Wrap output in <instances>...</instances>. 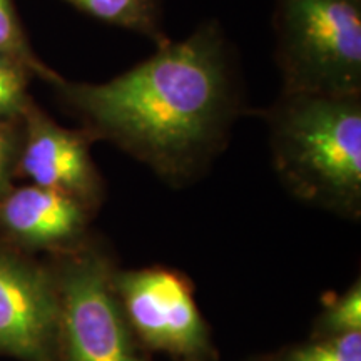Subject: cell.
I'll use <instances>...</instances> for the list:
<instances>
[{
    "label": "cell",
    "mask_w": 361,
    "mask_h": 361,
    "mask_svg": "<svg viewBox=\"0 0 361 361\" xmlns=\"http://www.w3.org/2000/svg\"><path fill=\"white\" fill-rule=\"evenodd\" d=\"M114 290L130 331L151 350L180 361H209V329L186 279L169 269L114 273Z\"/></svg>",
    "instance_id": "5b68a950"
},
{
    "label": "cell",
    "mask_w": 361,
    "mask_h": 361,
    "mask_svg": "<svg viewBox=\"0 0 361 361\" xmlns=\"http://www.w3.org/2000/svg\"><path fill=\"white\" fill-rule=\"evenodd\" d=\"M281 92L361 94V0H276Z\"/></svg>",
    "instance_id": "3957f363"
},
{
    "label": "cell",
    "mask_w": 361,
    "mask_h": 361,
    "mask_svg": "<svg viewBox=\"0 0 361 361\" xmlns=\"http://www.w3.org/2000/svg\"><path fill=\"white\" fill-rule=\"evenodd\" d=\"M57 290V345L64 361H142L114 290V269L82 250L62 269Z\"/></svg>",
    "instance_id": "277c9868"
},
{
    "label": "cell",
    "mask_w": 361,
    "mask_h": 361,
    "mask_svg": "<svg viewBox=\"0 0 361 361\" xmlns=\"http://www.w3.org/2000/svg\"><path fill=\"white\" fill-rule=\"evenodd\" d=\"M22 146L17 174L35 186L64 192L90 211L101 206L104 183L92 156L94 141L84 129L57 124L32 101L22 116Z\"/></svg>",
    "instance_id": "8992f818"
},
{
    "label": "cell",
    "mask_w": 361,
    "mask_h": 361,
    "mask_svg": "<svg viewBox=\"0 0 361 361\" xmlns=\"http://www.w3.org/2000/svg\"><path fill=\"white\" fill-rule=\"evenodd\" d=\"M0 54L19 61L32 72L34 78L49 85H54L62 78L35 56L32 45L22 29L13 0H0Z\"/></svg>",
    "instance_id": "30bf717a"
},
{
    "label": "cell",
    "mask_w": 361,
    "mask_h": 361,
    "mask_svg": "<svg viewBox=\"0 0 361 361\" xmlns=\"http://www.w3.org/2000/svg\"><path fill=\"white\" fill-rule=\"evenodd\" d=\"M92 211L54 189L27 184L0 197V229L34 247L75 246L82 239Z\"/></svg>",
    "instance_id": "ba28073f"
},
{
    "label": "cell",
    "mask_w": 361,
    "mask_h": 361,
    "mask_svg": "<svg viewBox=\"0 0 361 361\" xmlns=\"http://www.w3.org/2000/svg\"><path fill=\"white\" fill-rule=\"evenodd\" d=\"M32 72L16 59L0 54V119H20L34 101L29 94Z\"/></svg>",
    "instance_id": "8fae6325"
},
{
    "label": "cell",
    "mask_w": 361,
    "mask_h": 361,
    "mask_svg": "<svg viewBox=\"0 0 361 361\" xmlns=\"http://www.w3.org/2000/svg\"><path fill=\"white\" fill-rule=\"evenodd\" d=\"M273 164L298 200L341 216L361 213V94L281 92L261 112Z\"/></svg>",
    "instance_id": "7a4b0ae2"
},
{
    "label": "cell",
    "mask_w": 361,
    "mask_h": 361,
    "mask_svg": "<svg viewBox=\"0 0 361 361\" xmlns=\"http://www.w3.org/2000/svg\"><path fill=\"white\" fill-rule=\"evenodd\" d=\"M66 2L94 19L141 34L151 39L156 45L169 40L162 30L159 0H66Z\"/></svg>",
    "instance_id": "9c48e42d"
},
{
    "label": "cell",
    "mask_w": 361,
    "mask_h": 361,
    "mask_svg": "<svg viewBox=\"0 0 361 361\" xmlns=\"http://www.w3.org/2000/svg\"><path fill=\"white\" fill-rule=\"evenodd\" d=\"M101 84L51 87L94 141L114 142L174 184L204 173L245 111L234 54L218 22Z\"/></svg>",
    "instance_id": "6da1fadb"
},
{
    "label": "cell",
    "mask_w": 361,
    "mask_h": 361,
    "mask_svg": "<svg viewBox=\"0 0 361 361\" xmlns=\"http://www.w3.org/2000/svg\"><path fill=\"white\" fill-rule=\"evenodd\" d=\"M355 331H361L360 281L333 301L318 319V336H340Z\"/></svg>",
    "instance_id": "4fadbf2b"
},
{
    "label": "cell",
    "mask_w": 361,
    "mask_h": 361,
    "mask_svg": "<svg viewBox=\"0 0 361 361\" xmlns=\"http://www.w3.org/2000/svg\"><path fill=\"white\" fill-rule=\"evenodd\" d=\"M22 134V117L0 119V197L12 188V178L17 174Z\"/></svg>",
    "instance_id": "5bb4252c"
},
{
    "label": "cell",
    "mask_w": 361,
    "mask_h": 361,
    "mask_svg": "<svg viewBox=\"0 0 361 361\" xmlns=\"http://www.w3.org/2000/svg\"><path fill=\"white\" fill-rule=\"evenodd\" d=\"M278 361H361V331L318 336L288 350Z\"/></svg>",
    "instance_id": "7c38bea8"
},
{
    "label": "cell",
    "mask_w": 361,
    "mask_h": 361,
    "mask_svg": "<svg viewBox=\"0 0 361 361\" xmlns=\"http://www.w3.org/2000/svg\"><path fill=\"white\" fill-rule=\"evenodd\" d=\"M56 346V283L0 247V353L52 361Z\"/></svg>",
    "instance_id": "52a82bcc"
}]
</instances>
